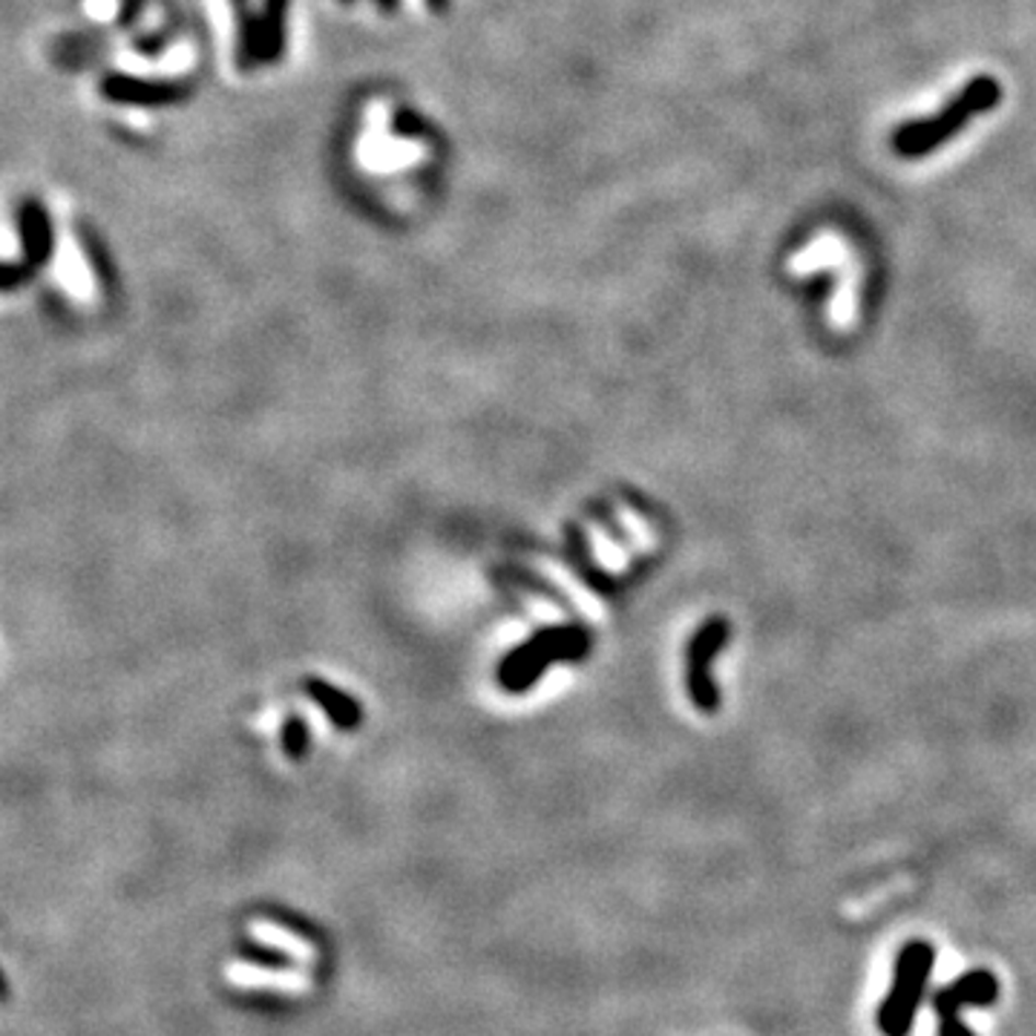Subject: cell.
<instances>
[{
    "label": "cell",
    "instance_id": "6da1fadb",
    "mask_svg": "<svg viewBox=\"0 0 1036 1036\" xmlns=\"http://www.w3.org/2000/svg\"><path fill=\"white\" fill-rule=\"evenodd\" d=\"M997 99H999L997 81H990V78H976L974 84H967L965 90L951 101V107L936 113V118L905 124L901 130H896L893 148H896V153L907 156V159H910V156L930 153V150L939 148L942 141L951 139L953 133L962 130V127H965L976 113L993 107Z\"/></svg>",
    "mask_w": 1036,
    "mask_h": 1036
},
{
    "label": "cell",
    "instance_id": "7a4b0ae2",
    "mask_svg": "<svg viewBox=\"0 0 1036 1036\" xmlns=\"http://www.w3.org/2000/svg\"><path fill=\"white\" fill-rule=\"evenodd\" d=\"M936 953L928 942H907L896 959V979L889 988V997L878 1008V1028L884 1036H907L916 1020L919 1002L924 997V985L933 970Z\"/></svg>",
    "mask_w": 1036,
    "mask_h": 1036
},
{
    "label": "cell",
    "instance_id": "3957f363",
    "mask_svg": "<svg viewBox=\"0 0 1036 1036\" xmlns=\"http://www.w3.org/2000/svg\"><path fill=\"white\" fill-rule=\"evenodd\" d=\"M999 997L997 976L990 970H970L953 985L942 988L933 999V1011L939 1020V1036H974L962 1020L965 1008H985L993 1005Z\"/></svg>",
    "mask_w": 1036,
    "mask_h": 1036
},
{
    "label": "cell",
    "instance_id": "277c9868",
    "mask_svg": "<svg viewBox=\"0 0 1036 1036\" xmlns=\"http://www.w3.org/2000/svg\"><path fill=\"white\" fill-rule=\"evenodd\" d=\"M240 953H242V956H245V959L254 962V965H268V967H274V965L283 967V965H288V956H283V953H277V951H263V947H254V944H248V942H242Z\"/></svg>",
    "mask_w": 1036,
    "mask_h": 1036
}]
</instances>
